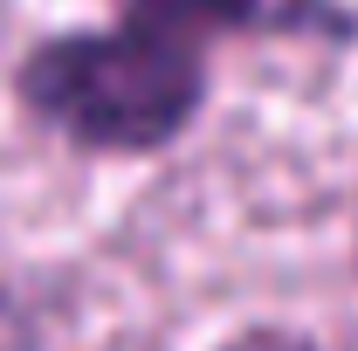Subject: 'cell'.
<instances>
[{
	"instance_id": "cell-1",
	"label": "cell",
	"mask_w": 358,
	"mask_h": 351,
	"mask_svg": "<svg viewBox=\"0 0 358 351\" xmlns=\"http://www.w3.org/2000/svg\"><path fill=\"white\" fill-rule=\"evenodd\" d=\"M200 55L159 28L55 35L21 62V103L83 152H159L200 117Z\"/></svg>"
},
{
	"instance_id": "cell-2",
	"label": "cell",
	"mask_w": 358,
	"mask_h": 351,
	"mask_svg": "<svg viewBox=\"0 0 358 351\" xmlns=\"http://www.w3.org/2000/svg\"><path fill=\"white\" fill-rule=\"evenodd\" d=\"M138 28L179 35L186 28H268V35H352V14H338L331 0H124Z\"/></svg>"
},
{
	"instance_id": "cell-3",
	"label": "cell",
	"mask_w": 358,
	"mask_h": 351,
	"mask_svg": "<svg viewBox=\"0 0 358 351\" xmlns=\"http://www.w3.org/2000/svg\"><path fill=\"white\" fill-rule=\"evenodd\" d=\"M221 351H310L303 338H289V331H241L234 345H221Z\"/></svg>"
}]
</instances>
